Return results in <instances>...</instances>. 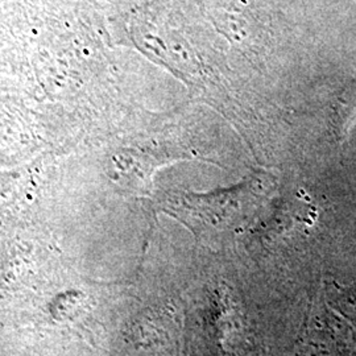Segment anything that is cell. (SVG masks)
I'll return each instance as SVG.
<instances>
[{
    "label": "cell",
    "instance_id": "6da1fadb",
    "mask_svg": "<svg viewBox=\"0 0 356 356\" xmlns=\"http://www.w3.org/2000/svg\"><path fill=\"white\" fill-rule=\"evenodd\" d=\"M356 123V81L341 94L335 106V124L339 139L344 138Z\"/></svg>",
    "mask_w": 356,
    "mask_h": 356
}]
</instances>
